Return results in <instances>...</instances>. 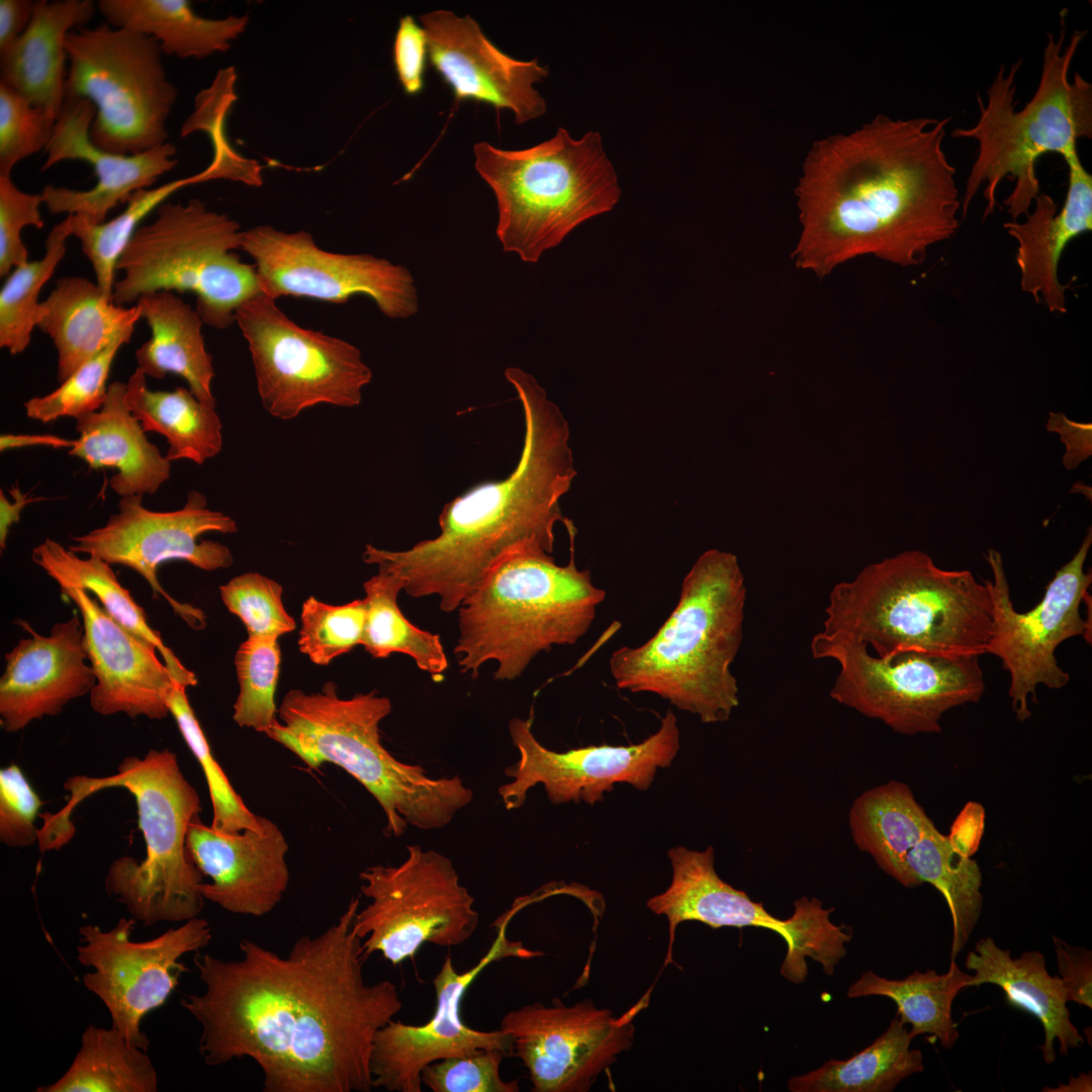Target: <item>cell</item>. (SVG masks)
Masks as SVG:
<instances>
[{"instance_id":"38","label":"cell","mask_w":1092,"mask_h":1092,"mask_svg":"<svg viewBox=\"0 0 1092 1092\" xmlns=\"http://www.w3.org/2000/svg\"><path fill=\"white\" fill-rule=\"evenodd\" d=\"M31 558L60 588L78 587L92 593L116 622L154 644L179 685L188 688L197 684L195 674L164 643L159 631L150 626L145 610L121 585L109 563L95 555L81 558L50 538L33 548Z\"/></svg>"},{"instance_id":"18","label":"cell","mask_w":1092,"mask_h":1092,"mask_svg":"<svg viewBox=\"0 0 1092 1092\" xmlns=\"http://www.w3.org/2000/svg\"><path fill=\"white\" fill-rule=\"evenodd\" d=\"M117 509L103 526L73 536L74 544L69 549L95 555L110 565L131 568L147 580L154 599L162 596L191 628H204L205 614L173 599L161 585L158 570L171 560L186 561L207 571L230 567L234 562L230 548L200 537L209 532L236 533V521L210 510L206 496L196 490L189 491L185 505L175 511L149 510L143 505V494L121 496Z\"/></svg>"},{"instance_id":"45","label":"cell","mask_w":1092,"mask_h":1092,"mask_svg":"<svg viewBox=\"0 0 1092 1092\" xmlns=\"http://www.w3.org/2000/svg\"><path fill=\"white\" fill-rule=\"evenodd\" d=\"M73 236L71 215L54 225L46 239L40 260L15 267L0 291V347L10 354L22 353L36 327L38 296L65 256L66 242Z\"/></svg>"},{"instance_id":"16","label":"cell","mask_w":1092,"mask_h":1092,"mask_svg":"<svg viewBox=\"0 0 1092 1092\" xmlns=\"http://www.w3.org/2000/svg\"><path fill=\"white\" fill-rule=\"evenodd\" d=\"M236 323L248 343L261 402L272 417L287 421L317 404L361 403L372 371L356 346L298 326L264 294L242 304Z\"/></svg>"},{"instance_id":"31","label":"cell","mask_w":1092,"mask_h":1092,"mask_svg":"<svg viewBox=\"0 0 1092 1092\" xmlns=\"http://www.w3.org/2000/svg\"><path fill=\"white\" fill-rule=\"evenodd\" d=\"M92 0H39L25 31L0 53V82L58 118L64 104L66 38L88 23Z\"/></svg>"},{"instance_id":"53","label":"cell","mask_w":1092,"mask_h":1092,"mask_svg":"<svg viewBox=\"0 0 1092 1092\" xmlns=\"http://www.w3.org/2000/svg\"><path fill=\"white\" fill-rule=\"evenodd\" d=\"M499 1050H481L428 1065L422 1072V1084L433 1092H518L519 1081H505L500 1064L508 1056Z\"/></svg>"},{"instance_id":"26","label":"cell","mask_w":1092,"mask_h":1092,"mask_svg":"<svg viewBox=\"0 0 1092 1092\" xmlns=\"http://www.w3.org/2000/svg\"><path fill=\"white\" fill-rule=\"evenodd\" d=\"M60 590L82 618L85 649L96 678L89 694L91 708L102 716L166 718L170 696L182 686L158 658L157 647L116 622L88 592Z\"/></svg>"},{"instance_id":"11","label":"cell","mask_w":1092,"mask_h":1092,"mask_svg":"<svg viewBox=\"0 0 1092 1092\" xmlns=\"http://www.w3.org/2000/svg\"><path fill=\"white\" fill-rule=\"evenodd\" d=\"M155 212L119 258L113 301L128 306L149 293L190 291L203 322L228 329L242 304L263 294L255 266L233 253L241 249V225L196 198L164 202Z\"/></svg>"},{"instance_id":"58","label":"cell","mask_w":1092,"mask_h":1092,"mask_svg":"<svg viewBox=\"0 0 1092 1092\" xmlns=\"http://www.w3.org/2000/svg\"><path fill=\"white\" fill-rule=\"evenodd\" d=\"M1046 430L1060 435L1066 446L1063 464L1067 469H1075L1091 456V424L1079 423L1067 418L1063 413H1050Z\"/></svg>"},{"instance_id":"14","label":"cell","mask_w":1092,"mask_h":1092,"mask_svg":"<svg viewBox=\"0 0 1092 1092\" xmlns=\"http://www.w3.org/2000/svg\"><path fill=\"white\" fill-rule=\"evenodd\" d=\"M397 866L363 870L361 893L370 900L353 921L364 957L379 952L396 966L413 959L425 943L456 946L479 923L474 898L446 855L413 844Z\"/></svg>"},{"instance_id":"36","label":"cell","mask_w":1092,"mask_h":1092,"mask_svg":"<svg viewBox=\"0 0 1092 1092\" xmlns=\"http://www.w3.org/2000/svg\"><path fill=\"white\" fill-rule=\"evenodd\" d=\"M848 824L860 851L904 887H915L905 857L933 822L908 785L891 780L863 792L850 807Z\"/></svg>"},{"instance_id":"41","label":"cell","mask_w":1092,"mask_h":1092,"mask_svg":"<svg viewBox=\"0 0 1092 1092\" xmlns=\"http://www.w3.org/2000/svg\"><path fill=\"white\" fill-rule=\"evenodd\" d=\"M905 863L915 887L928 883L943 896L952 922L950 959L956 960L982 912V874L977 861L932 824L909 850Z\"/></svg>"},{"instance_id":"42","label":"cell","mask_w":1092,"mask_h":1092,"mask_svg":"<svg viewBox=\"0 0 1092 1092\" xmlns=\"http://www.w3.org/2000/svg\"><path fill=\"white\" fill-rule=\"evenodd\" d=\"M158 1073L147 1052L119 1031L89 1024L67 1072L37 1092H156Z\"/></svg>"},{"instance_id":"44","label":"cell","mask_w":1092,"mask_h":1092,"mask_svg":"<svg viewBox=\"0 0 1092 1092\" xmlns=\"http://www.w3.org/2000/svg\"><path fill=\"white\" fill-rule=\"evenodd\" d=\"M208 181L205 172L173 180L153 189L135 191L125 209L114 218L92 223L80 215H71L73 236L81 242L101 290L112 298L116 265L144 218L166 199L188 185Z\"/></svg>"},{"instance_id":"40","label":"cell","mask_w":1092,"mask_h":1092,"mask_svg":"<svg viewBox=\"0 0 1092 1092\" xmlns=\"http://www.w3.org/2000/svg\"><path fill=\"white\" fill-rule=\"evenodd\" d=\"M970 979L971 975L963 972L956 960H951L946 973L915 971L903 980H889L867 971L849 986L847 997L890 998L897 1006L900 1020L911 1025L910 1032L914 1037L929 1034L934 1041L939 1040L942 1048L950 1050L959 1038L951 1017L952 1002Z\"/></svg>"},{"instance_id":"1","label":"cell","mask_w":1092,"mask_h":1092,"mask_svg":"<svg viewBox=\"0 0 1092 1092\" xmlns=\"http://www.w3.org/2000/svg\"><path fill=\"white\" fill-rule=\"evenodd\" d=\"M359 899L325 931L295 940L285 956L256 941L224 961L197 952L204 986L182 998L201 1026L208 1066L250 1058L265 1092H369L377 1031L402 1009L396 985L368 983L353 931Z\"/></svg>"},{"instance_id":"28","label":"cell","mask_w":1092,"mask_h":1092,"mask_svg":"<svg viewBox=\"0 0 1092 1092\" xmlns=\"http://www.w3.org/2000/svg\"><path fill=\"white\" fill-rule=\"evenodd\" d=\"M30 636L20 639L4 656L0 678V725L6 732L24 729L31 721L62 713L71 701L90 694L96 682L77 614L56 623L48 636L18 620Z\"/></svg>"},{"instance_id":"35","label":"cell","mask_w":1092,"mask_h":1092,"mask_svg":"<svg viewBox=\"0 0 1092 1092\" xmlns=\"http://www.w3.org/2000/svg\"><path fill=\"white\" fill-rule=\"evenodd\" d=\"M106 23L155 38L163 54L203 59L225 53L247 28V14L225 18L197 15L186 0H99Z\"/></svg>"},{"instance_id":"10","label":"cell","mask_w":1092,"mask_h":1092,"mask_svg":"<svg viewBox=\"0 0 1092 1092\" xmlns=\"http://www.w3.org/2000/svg\"><path fill=\"white\" fill-rule=\"evenodd\" d=\"M113 787L126 789L135 799L147 854L141 862L130 856L114 859L106 874V892L144 926L197 917L204 902L199 891L203 878L188 855L186 836L201 803L176 754L150 749L143 758L125 757L112 776L68 779L64 788L71 797L56 816L66 821L83 799Z\"/></svg>"},{"instance_id":"4","label":"cell","mask_w":1092,"mask_h":1092,"mask_svg":"<svg viewBox=\"0 0 1092 1092\" xmlns=\"http://www.w3.org/2000/svg\"><path fill=\"white\" fill-rule=\"evenodd\" d=\"M746 594L737 557L705 551L656 633L639 646L612 653L609 667L617 688L655 694L703 723L729 720L739 705L731 665L742 642Z\"/></svg>"},{"instance_id":"39","label":"cell","mask_w":1092,"mask_h":1092,"mask_svg":"<svg viewBox=\"0 0 1092 1092\" xmlns=\"http://www.w3.org/2000/svg\"><path fill=\"white\" fill-rule=\"evenodd\" d=\"M914 1036L898 1014L872 1044L846 1060H830L792 1077V1092H891L906 1077L924 1070L922 1053L910 1049Z\"/></svg>"},{"instance_id":"22","label":"cell","mask_w":1092,"mask_h":1092,"mask_svg":"<svg viewBox=\"0 0 1092 1092\" xmlns=\"http://www.w3.org/2000/svg\"><path fill=\"white\" fill-rule=\"evenodd\" d=\"M647 1000L615 1017L589 1000L567 1006L555 998L551 1005L509 1011L499 1028L510 1035L512 1054L527 1068L533 1091L583 1092L631 1048L633 1019Z\"/></svg>"},{"instance_id":"27","label":"cell","mask_w":1092,"mask_h":1092,"mask_svg":"<svg viewBox=\"0 0 1092 1092\" xmlns=\"http://www.w3.org/2000/svg\"><path fill=\"white\" fill-rule=\"evenodd\" d=\"M186 848L201 875L211 880L200 884L201 895L229 912L264 916L287 890L288 844L278 825L266 817L260 829L225 833L196 816L187 831Z\"/></svg>"},{"instance_id":"32","label":"cell","mask_w":1092,"mask_h":1092,"mask_svg":"<svg viewBox=\"0 0 1092 1092\" xmlns=\"http://www.w3.org/2000/svg\"><path fill=\"white\" fill-rule=\"evenodd\" d=\"M966 968L974 972L967 987L994 984L1014 1008L1035 1016L1042 1024L1044 1042L1040 1046L1048 1065L1056 1060L1055 1039L1061 1055L1083 1045L1081 1035L1070 1019L1067 995L1060 976H1051L1041 952L1028 950L1012 959L1010 949L999 947L992 937L981 938L969 951Z\"/></svg>"},{"instance_id":"3","label":"cell","mask_w":1092,"mask_h":1092,"mask_svg":"<svg viewBox=\"0 0 1092 1092\" xmlns=\"http://www.w3.org/2000/svg\"><path fill=\"white\" fill-rule=\"evenodd\" d=\"M520 399L525 422L523 449L510 475L479 483L448 502L440 533L412 548L391 551L367 544L362 560L393 574L413 598L436 595L452 612L503 560L527 550L551 554L554 528L571 521L560 498L576 475L569 427L558 405L531 374L505 370Z\"/></svg>"},{"instance_id":"59","label":"cell","mask_w":1092,"mask_h":1092,"mask_svg":"<svg viewBox=\"0 0 1092 1092\" xmlns=\"http://www.w3.org/2000/svg\"><path fill=\"white\" fill-rule=\"evenodd\" d=\"M36 1H0V53L18 38L29 25Z\"/></svg>"},{"instance_id":"50","label":"cell","mask_w":1092,"mask_h":1092,"mask_svg":"<svg viewBox=\"0 0 1092 1092\" xmlns=\"http://www.w3.org/2000/svg\"><path fill=\"white\" fill-rule=\"evenodd\" d=\"M365 613L363 599L334 606L309 597L301 609L299 650L314 664L328 665L361 644Z\"/></svg>"},{"instance_id":"30","label":"cell","mask_w":1092,"mask_h":1092,"mask_svg":"<svg viewBox=\"0 0 1092 1092\" xmlns=\"http://www.w3.org/2000/svg\"><path fill=\"white\" fill-rule=\"evenodd\" d=\"M125 392L126 383L111 382L103 405L76 420L79 438L69 455L91 469H116L108 484L120 496L154 494L169 479L171 462L147 439Z\"/></svg>"},{"instance_id":"15","label":"cell","mask_w":1092,"mask_h":1092,"mask_svg":"<svg viewBox=\"0 0 1092 1092\" xmlns=\"http://www.w3.org/2000/svg\"><path fill=\"white\" fill-rule=\"evenodd\" d=\"M672 876L668 888L653 897L646 905L650 911L663 915L668 921V948L664 966L672 962L675 929L685 921H699L712 928L760 927L775 931L787 944L781 965V975L800 984L808 976L807 958L819 963L826 975L832 976L837 964L845 957L852 930L834 924L829 916L833 908H823L822 901L801 897L794 902V912L780 919L766 911L763 904L752 901L741 890L724 882L715 870L713 846L692 850L676 846L668 850Z\"/></svg>"},{"instance_id":"51","label":"cell","mask_w":1092,"mask_h":1092,"mask_svg":"<svg viewBox=\"0 0 1092 1092\" xmlns=\"http://www.w3.org/2000/svg\"><path fill=\"white\" fill-rule=\"evenodd\" d=\"M282 592L281 584L258 572L237 575L219 587L222 603L242 621L248 636L277 639L295 629Z\"/></svg>"},{"instance_id":"8","label":"cell","mask_w":1092,"mask_h":1092,"mask_svg":"<svg viewBox=\"0 0 1092 1092\" xmlns=\"http://www.w3.org/2000/svg\"><path fill=\"white\" fill-rule=\"evenodd\" d=\"M567 532V564L542 551L515 553L462 602L454 649L461 672L475 678L482 664L494 660V679L513 680L540 652L573 645L588 632L606 590L577 568L575 528Z\"/></svg>"},{"instance_id":"47","label":"cell","mask_w":1092,"mask_h":1092,"mask_svg":"<svg viewBox=\"0 0 1092 1092\" xmlns=\"http://www.w3.org/2000/svg\"><path fill=\"white\" fill-rule=\"evenodd\" d=\"M281 650L277 638L248 636L235 655L239 695L234 721L241 727L266 734L278 721L275 691L280 673Z\"/></svg>"},{"instance_id":"25","label":"cell","mask_w":1092,"mask_h":1092,"mask_svg":"<svg viewBox=\"0 0 1092 1092\" xmlns=\"http://www.w3.org/2000/svg\"><path fill=\"white\" fill-rule=\"evenodd\" d=\"M95 117L93 104L86 99L65 98L44 152L40 171L60 162L78 160L89 164L97 183L89 190L46 185L41 196L52 214L80 215L92 223L105 221L118 203L127 202L138 190L151 186L174 169L177 148L171 143L136 155H117L95 146L90 128Z\"/></svg>"},{"instance_id":"60","label":"cell","mask_w":1092,"mask_h":1092,"mask_svg":"<svg viewBox=\"0 0 1092 1092\" xmlns=\"http://www.w3.org/2000/svg\"><path fill=\"white\" fill-rule=\"evenodd\" d=\"M12 502H10L0 490V548L3 551L6 548V540L10 527L17 523L20 519L22 510L30 503L42 499V497H31L28 493H23L18 485L13 486L9 490Z\"/></svg>"},{"instance_id":"6","label":"cell","mask_w":1092,"mask_h":1092,"mask_svg":"<svg viewBox=\"0 0 1092 1092\" xmlns=\"http://www.w3.org/2000/svg\"><path fill=\"white\" fill-rule=\"evenodd\" d=\"M1067 9L1061 11L1059 34L1048 33L1037 88L1031 99L1017 109L1016 77L1022 60L1010 68L1000 66L987 89V100L978 94L980 115L970 127H957L956 139L978 143L962 196V217L984 185V218L997 205V190L1003 179L1014 183L1004 200L1013 220L1025 216L1039 192L1036 162L1045 154H1059L1064 161L1079 155L1077 142L1092 138V84L1080 73L1070 77L1073 59L1086 35L1074 30L1066 42Z\"/></svg>"},{"instance_id":"62","label":"cell","mask_w":1092,"mask_h":1092,"mask_svg":"<svg viewBox=\"0 0 1092 1092\" xmlns=\"http://www.w3.org/2000/svg\"><path fill=\"white\" fill-rule=\"evenodd\" d=\"M1053 1091H1091V1073H1081L1078 1078H1072L1067 1085Z\"/></svg>"},{"instance_id":"20","label":"cell","mask_w":1092,"mask_h":1092,"mask_svg":"<svg viewBox=\"0 0 1092 1092\" xmlns=\"http://www.w3.org/2000/svg\"><path fill=\"white\" fill-rule=\"evenodd\" d=\"M241 250L254 260L262 293L275 300L294 296L344 303L365 294L389 318H408L419 310L407 268L369 254L325 251L308 232L260 224L242 232Z\"/></svg>"},{"instance_id":"61","label":"cell","mask_w":1092,"mask_h":1092,"mask_svg":"<svg viewBox=\"0 0 1092 1092\" xmlns=\"http://www.w3.org/2000/svg\"><path fill=\"white\" fill-rule=\"evenodd\" d=\"M75 444V440H68L56 435H15L4 434L0 437V451L4 452L9 449L30 447V446H47L52 448H72Z\"/></svg>"},{"instance_id":"57","label":"cell","mask_w":1092,"mask_h":1092,"mask_svg":"<svg viewBox=\"0 0 1092 1092\" xmlns=\"http://www.w3.org/2000/svg\"><path fill=\"white\" fill-rule=\"evenodd\" d=\"M1058 971L1067 1000L1092 1008V952L1053 936Z\"/></svg>"},{"instance_id":"24","label":"cell","mask_w":1092,"mask_h":1092,"mask_svg":"<svg viewBox=\"0 0 1092 1092\" xmlns=\"http://www.w3.org/2000/svg\"><path fill=\"white\" fill-rule=\"evenodd\" d=\"M433 69L450 89L456 104L483 103L511 110L517 124L546 112L534 87L549 70L538 61L517 60L498 49L470 15L439 9L420 16Z\"/></svg>"},{"instance_id":"37","label":"cell","mask_w":1092,"mask_h":1092,"mask_svg":"<svg viewBox=\"0 0 1092 1092\" xmlns=\"http://www.w3.org/2000/svg\"><path fill=\"white\" fill-rule=\"evenodd\" d=\"M139 368L126 382L125 400L145 432L164 436L169 444L166 458L202 464L222 448V425L215 405L201 402L190 389L151 390Z\"/></svg>"},{"instance_id":"2","label":"cell","mask_w":1092,"mask_h":1092,"mask_svg":"<svg viewBox=\"0 0 1092 1092\" xmlns=\"http://www.w3.org/2000/svg\"><path fill=\"white\" fill-rule=\"evenodd\" d=\"M950 120L878 114L814 142L795 188L796 267L821 279L868 255L917 266L949 240L962 208L957 170L943 149Z\"/></svg>"},{"instance_id":"46","label":"cell","mask_w":1092,"mask_h":1092,"mask_svg":"<svg viewBox=\"0 0 1092 1092\" xmlns=\"http://www.w3.org/2000/svg\"><path fill=\"white\" fill-rule=\"evenodd\" d=\"M235 67L220 69L208 88L195 97L194 111L181 128V136L195 131L207 134L212 146V160L205 168L210 180L225 179L259 187L263 184L262 166L237 152L225 131L228 115L238 100Z\"/></svg>"},{"instance_id":"12","label":"cell","mask_w":1092,"mask_h":1092,"mask_svg":"<svg viewBox=\"0 0 1092 1092\" xmlns=\"http://www.w3.org/2000/svg\"><path fill=\"white\" fill-rule=\"evenodd\" d=\"M66 51L65 98L93 104L95 146L129 156L168 143L166 124L178 90L155 38L103 23L69 32Z\"/></svg>"},{"instance_id":"13","label":"cell","mask_w":1092,"mask_h":1092,"mask_svg":"<svg viewBox=\"0 0 1092 1092\" xmlns=\"http://www.w3.org/2000/svg\"><path fill=\"white\" fill-rule=\"evenodd\" d=\"M810 649L813 658L839 666L830 690L835 702L903 735L941 732L944 713L978 703L986 689L977 655L904 651L881 658L860 642L823 631L813 636Z\"/></svg>"},{"instance_id":"34","label":"cell","mask_w":1092,"mask_h":1092,"mask_svg":"<svg viewBox=\"0 0 1092 1092\" xmlns=\"http://www.w3.org/2000/svg\"><path fill=\"white\" fill-rule=\"evenodd\" d=\"M136 305L151 330L150 340L135 351L138 368L154 379L177 374L198 400L215 405L211 392L215 373L197 310L172 291L143 295Z\"/></svg>"},{"instance_id":"52","label":"cell","mask_w":1092,"mask_h":1092,"mask_svg":"<svg viewBox=\"0 0 1092 1092\" xmlns=\"http://www.w3.org/2000/svg\"><path fill=\"white\" fill-rule=\"evenodd\" d=\"M57 117L0 82V175L46 149Z\"/></svg>"},{"instance_id":"19","label":"cell","mask_w":1092,"mask_h":1092,"mask_svg":"<svg viewBox=\"0 0 1092 1092\" xmlns=\"http://www.w3.org/2000/svg\"><path fill=\"white\" fill-rule=\"evenodd\" d=\"M135 921L120 918L108 931L92 924L81 926L77 958L93 969L84 975L83 984L103 1002L112 1027L130 1045L147 1052L150 1040L141 1029L143 1018L161 1007L180 976L189 972L180 959L204 948L211 939V927L197 916L153 939L132 941Z\"/></svg>"},{"instance_id":"48","label":"cell","mask_w":1092,"mask_h":1092,"mask_svg":"<svg viewBox=\"0 0 1092 1092\" xmlns=\"http://www.w3.org/2000/svg\"><path fill=\"white\" fill-rule=\"evenodd\" d=\"M169 709L183 739L205 776L213 813L210 826L225 833L260 829L263 816L253 813L245 805L213 757L207 739L187 699L186 688L174 689L169 699Z\"/></svg>"},{"instance_id":"7","label":"cell","mask_w":1092,"mask_h":1092,"mask_svg":"<svg viewBox=\"0 0 1092 1092\" xmlns=\"http://www.w3.org/2000/svg\"><path fill=\"white\" fill-rule=\"evenodd\" d=\"M390 712V700L376 691L343 699L327 681L316 693L290 690L265 735L310 769L333 763L351 775L380 805L387 835L401 836L408 825L443 828L473 792L457 776L432 778L421 765L396 759L380 739V722Z\"/></svg>"},{"instance_id":"17","label":"cell","mask_w":1092,"mask_h":1092,"mask_svg":"<svg viewBox=\"0 0 1092 1092\" xmlns=\"http://www.w3.org/2000/svg\"><path fill=\"white\" fill-rule=\"evenodd\" d=\"M1091 545L1089 527L1074 556L1055 572L1041 601L1023 613L1014 609L1001 553L989 549L985 554L992 572V578L985 581L993 607L986 653L998 657L1008 671V695L1020 722L1031 717L1028 698L1035 700L1038 685L1060 690L1070 681V674L1056 658L1058 646L1076 636H1083L1091 644V623L1080 613L1092 582L1091 570L1084 571Z\"/></svg>"},{"instance_id":"54","label":"cell","mask_w":1092,"mask_h":1092,"mask_svg":"<svg viewBox=\"0 0 1092 1092\" xmlns=\"http://www.w3.org/2000/svg\"><path fill=\"white\" fill-rule=\"evenodd\" d=\"M41 194H31L17 188L11 175H0V276L9 275L17 266L28 262V251L21 239L25 226L40 229L43 221L39 206Z\"/></svg>"},{"instance_id":"49","label":"cell","mask_w":1092,"mask_h":1092,"mask_svg":"<svg viewBox=\"0 0 1092 1092\" xmlns=\"http://www.w3.org/2000/svg\"><path fill=\"white\" fill-rule=\"evenodd\" d=\"M134 328L117 336L98 355L77 369L52 392L24 402L26 416L41 423L59 418L75 420L98 411L104 403L106 385L114 357L123 344L129 342Z\"/></svg>"},{"instance_id":"23","label":"cell","mask_w":1092,"mask_h":1092,"mask_svg":"<svg viewBox=\"0 0 1092 1092\" xmlns=\"http://www.w3.org/2000/svg\"><path fill=\"white\" fill-rule=\"evenodd\" d=\"M505 925L499 924V933L490 948L471 969L458 973L452 959L445 958L432 981L436 1008L429 1021L414 1025L393 1019L377 1031L370 1061L373 1088L421 1092L422 1072L434 1062L481 1050L512 1053V1040L507 1032L500 1028L474 1029L461 1016L464 994L487 966L507 958L532 959L543 954L508 939Z\"/></svg>"},{"instance_id":"55","label":"cell","mask_w":1092,"mask_h":1092,"mask_svg":"<svg viewBox=\"0 0 1092 1092\" xmlns=\"http://www.w3.org/2000/svg\"><path fill=\"white\" fill-rule=\"evenodd\" d=\"M42 804L17 764L11 763L1 768V842L11 847L32 845L40 836L34 822Z\"/></svg>"},{"instance_id":"9","label":"cell","mask_w":1092,"mask_h":1092,"mask_svg":"<svg viewBox=\"0 0 1092 1092\" xmlns=\"http://www.w3.org/2000/svg\"><path fill=\"white\" fill-rule=\"evenodd\" d=\"M475 169L495 195V234L505 252L535 263L585 220L612 210L621 197L615 168L599 131L573 139L559 127L523 150L487 142L473 147Z\"/></svg>"},{"instance_id":"33","label":"cell","mask_w":1092,"mask_h":1092,"mask_svg":"<svg viewBox=\"0 0 1092 1092\" xmlns=\"http://www.w3.org/2000/svg\"><path fill=\"white\" fill-rule=\"evenodd\" d=\"M141 317L136 304L118 305L96 282L70 276L58 279L39 303L36 327L54 342L62 383Z\"/></svg>"},{"instance_id":"5","label":"cell","mask_w":1092,"mask_h":1092,"mask_svg":"<svg viewBox=\"0 0 1092 1092\" xmlns=\"http://www.w3.org/2000/svg\"><path fill=\"white\" fill-rule=\"evenodd\" d=\"M993 626L989 587L972 571L938 567L921 550L867 565L829 594L823 632L888 658L904 651L986 654Z\"/></svg>"},{"instance_id":"43","label":"cell","mask_w":1092,"mask_h":1092,"mask_svg":"<svg viewBox=\"0 0 1092 1092\" xmlns=\"http://www.w3.org/2000/svg\"><path fill=\"white\" fill-rule=\"evenodd\" d=\"M363 587L366 613L361 645L365 650L375 658L403 653L434 678L440 676L448 667L440 636L418 628L401 613L397 605L403 590L401 579L377 571Z\"/></svg>"},{"instance_id":"56","label":"cell","mask_w":1092,"mask_h":1092,"mask_svg":"<svg viewBox=\"0 0 1092 1092\" xmlns=\"http://www.w3.org/2000/svg\"><path fill=\"white\" fill-rule=\"evenodd\" d=\"M429 59L426 31L414 16L399 18L392 44V62L397 80L408 96L420 95L425 89Z\"/></svg>"},{"instance_id":"29","label":"cell","mask_w":1092,"mask_h":1092,"mask_svg":"<svg viewBox=\"0 0 1092 1092\" xmlns=\"http://www.w3.org/2000/svg\"><path fill=\"white\" fill-rule=\"evenodd\" d=\"M1065 162L1068 189L1062 208L1058 210L1049 194L1039 193L1024 221L1012 220L1003 225L1018 244L1016 263L1021 290L1058 313L1067 312V286L1058 275L1062 254L1075 238L1092 231V175L1079 155Z\"/></svg>"},{"instance_id":"21","label":"cell","mask_w":1092,"mask_h":1092,"mask_svg":"<svg viewBox=\"0 0 1092 1092\" xmlns=\"http://www.w3.org/2000/svg\"><path fill=\"white\" fill-rule=\"evenodd\" d=\"M533 717L514 718L509 733L519 752L516 763L506 768L511 779L498 788L508 810L521 808L528 792L542 784L554 805L603 801L604 794L617 783L647 790L658 768L667 767L679 749V729L669 710L659 729L640 743L630 745H588L557 752L546 748L532 731Z\"/></svg>"}]
</instances>
